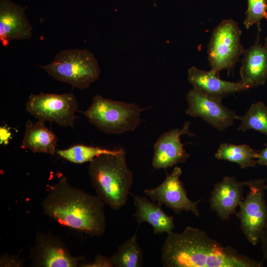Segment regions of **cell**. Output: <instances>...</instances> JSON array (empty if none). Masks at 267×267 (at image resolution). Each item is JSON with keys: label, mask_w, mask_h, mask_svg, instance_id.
Segmentation results:
<instances>
[{"label": "cell", "mask_w": 267, "mask_h": 267, "mask_svg": "<svg viewBox=\"0 0 267 267\" xmlns=\"http://www.w3.org/2000/svg\"><path fill=\"white\" fill-rule=\"evenodd\" d=\"M161 259L165 267H261L262 262L240 254L211 238L203 230L187 226L172 231L164 242Z\"/></svg>", "instance_id": "1"}, {"label": "cell", "mask_w": 267, "mask_h": 267, "mask_svg": "<svg viewBox=\"0 0 267 267\" xmlns=\"http://www.w3.org/2000/svg\"><path fill=\"white\" fill-rule=\"evenodd\" d=\"M104 204L97 195L72 186L62 177L50 187L41 206L44 214L61 225L99 236L106 226Z\"/></svg>", "instance_id": "2"}, {"label": "cell", "mask_w": 267, "mask_h": 267, "mask_svg": "<svg viewBox=\"0 0 267 267\" xmlns=\"http://www.w3.org/2000/svg\"><path fill=\"white\" fill-rule=\"evenodd\" d=\"M89 175L97 195L112 210L127 203L134 182L124 149L117 154H101L90 162Z\"/></svg>", "instance_id": "3"}, {"label": "cell", "mask_w": 267, "mask_h": 267, "mask_svg": "<svg viewBox=\"0 0 267 267\" xmlns=\"http://www.w3.org/2000/svg\"><path fill=\"white\" fill-rule=\"evenodd\" d=\"M53 78L84 89L99 78L101 71L94 54L88 49H64L45 65H39Z\"/></svg>", "instance_id": "4"}, {"label": "cell", "mask_w": 267, "mask_h": 267, "mask_svg": "<svg viewBox=\"0 0 267 267\" xmlns=\"http://www.w3.org/2000/svg\"><path fill=\"white\" fill-rule=\"evenodd\" d=\"M89 107L84 112L89 121L108 134H122L134 131L141 122L144 108L133 103L107 99L96 95Z\"/></svg>", "instance_id": "5"}, {"label": "cell", "mask_w": 267, "mask_h": 267, "mask_svg": "<svg viewBox=\"0 0 267 267\" xmlns=\"http://www.w3.org/2000/svg\"><path fill=\"white\" fill-rule=\"evenodd\" d=\"M241 33L232 19L222 20L214 29L208 44V59L211 70L217 75L223 69L232 68L243 53Z\"/></svg>", "instance_id": "6"}, {"label": "cell", "mask_w": 267, "mask_h": 267, "mask_svg": "<svg viewBox=\"0 0 267 267\" xmlns=\"http://www.w3.org/2000/svg\"><path fill=\"white\" fill-rule=\"evenodd\" d=\"M249 192L239 205L237 216L241 229L247 240L256 245L267 224V204L265 198V180L261 178L245 181Z\"/></svg>", "instance_id": "7"}, {"label": "cell", "mask_w": 267, "mask_h": 267, "mask_svg": "<svg viewBox=\"0 0 267 267\" xmlns=\"http://www.w3.org/2000/svg\"><path fill=\"white\" fill-rule=\"evenodd\" d=\"M78 103L72 93L31 94L26 110L39 121H50L63 127L74 126Z\"/></svg>", "instance_id": "8"}, {"label": "cell", "mask_w": 267, "mask_h": 267, "mask_svg": "<svg viewBox=\"0 0 267 267\" xmlns=\"http://www.w3.org/2000/svg\"><path fill=\"white\" fill-rule=\"evenodd\" d=\"M29 258L34 267H76L83 259L73 256L63 241L50 231L37 232Z\"/></svg>", "instance_id": "9"}, {"label": "cell", "mask_w": 267, "mask_h": 267, "mask_svg": "<svg viewBox=\"0 0 267 267\" xmlns=\"http://www.w3.org/2000/svg\"><path fill=\"white\" fill-rule=\"evenodd\" d=\"M181 174V169L175 167L161 184L155 188L145 189L144 192L151 200L157 202L160 206L164 205L176 214L185 211L190 212L199 217L200 213L198 204L201 199L192 201L188 198L180 179Z\"/></svg>", "instance_id": "10"}, {"label": "cell", "mask_w": 267, "mask_h": 267, "mask_svg": "<svg viewBox=\"0 0 267 267\" xmlns=\"http://www.w3.org/2000/svg\"><path fill=\"white\" fill-rule=\"evenodd\" d=\"M188 107L185 113L199 117L216 129L225 130L237 119L235 111L222 103V99L206 94L194 88L186 95Z\"/></svg>", "instance_id": "11"}, {"label": "cell", "mask_w": 267, "mask_h": 267, "mask_svg": "<svg viewBox=\"0 0 267 267\" xmlns=\"http://www.w3.org/2000/svg\"><path fill=\"white\" fill-rule=\"evenodd\" d=\"M189 126L190 122H185L181 129L170 130L159 136L154 146L152 165L155 169H166L187 161L190 155L181 142L180 136L194 135Z\"/></svg>", "instance_id": "12"}, {"label": "cell", "mask_w": 267, "mask_h": 267, "mask_svg": "<svg viewBox=\"0 0 267 267\" xmlns=\"http://www.w3.org/2000/svg\"><path fill=\"white\" fill-rule=\"evenodd\" d=\"M32 27L23 7L10 0H0V42L3 46L16 40H29Z\"/></svg>", "instance_id": "13"}, {"label": "cell", "mask_w": 267, "mask_h": 267, "mask_svg": "<svg viewBox=\"0 0 267 267\" xmlns=\"http://www.w3.org/2000/svg\"><path fill=\"white\" fill-rule=\"evenodd\" d=\"M245 182L226 176L214 185L209 200L210 208L222 220H228L236 212L243 198Z\"/></svg>", "instance_id": "14"}, {"label": "cell", "mask_w": 267, "mask_h": 267, "mask_svg": "<svg viewBox=\"0 0 267 267\" xmlns=\"http://www.w3.org/2000/svg\"><path fill=\"white\" fill-rule=\"evenodd\" d=\"M240 81L248 89L265 84L267 80V42L257 40L243 52Z\"/></svg>", "instance_id": "15"}, {"label": "cell", "mask_w": 267, "mask_h": 267, "mask_svg": "<svg viewBox=\"0 0 267 267\" xmlns=\"http://www.w3.org/2000/svg\"><path fill=\"white\" fill-rule=\"evenodd\" d=\"M188 80L194 89L222 99L229 94L248 89L240 81L232 82L222 80L211 70L207 71L195 66L188 69Z\"/></svg>", "instance_id": "16"}, {"label": "cell", "mask_w": 267, "mask_h": 267, "mask_svg": "<svg viewBox=\"0 0 267 267\" xmlns=\"http://www.w3.org/2000/svg\"><path fill=\"white\" fill-rule=\"evenodd\" d=\"M130 194L134 198L135 212L133 216L138 225L143 222H148L152 226L154 234L173 231L175 228L174 217L167 215L161 206L146 197Z\"/></svg>", "instance_id": "17"}, {"label": "cell", "mask_w": 267, "mask_h": 267, "mask_svg": "<svg viewBox=\"0 0 267 267\" xmlns=\"http://www.w3.org/2000/svg\"><path fill=\"white\" fill-rule=\"evenodd\" d=\"M56 141V136L45 127L44 122L39 121L34 123L28 121L21 147L29 149L34 153L54 155Z\"/></svg>", "instance_id": "18"}, {"label": "cell", "mask_w": 267, "mask_h": 267, "mask_svg": "<svg viewBox=\"0 0 267 267\" xmlns=\"http://www.w3.org/2000/svg\"><path fill=\"white\" fill-rule=\"evenodd\" d=\"M258 152L247 144L224 143L220 145L215 156L218 159L236 163L244 169L256 165Z\"/></svg>", "instance_id": "19"}, {"label": "cell", "mask_w": 267, "mask_h": 267, "mask_svg": "<svg viewBox=\"0 0 267 267\" xmlns=\"http://www.w3.org/2000/svg\"><path fill=\"white\" fill-rule=\"evenodd\" d=\"M110 258L113 267H142L143 252L137 242L136 232L122 243Z\"/></svg>", "instance_id": "20"}, {"label": "cell", "mask_w": 267, "mask_h": 267, "mask_svg": "<svg viewBox=\"0 0 267 267\" xmlns=\"http://www.w3.org/2000/svg\"><path fill=\"white\" fill-rule=\"evenodd\" d=\"M123 149L111 150L97 146L77 144L67 149L58 150L56 153L61 157L72 163L82 164L90 162L101 154L118 153Z\"/></svg>", "instance_id": "21"}, {"label": "cell", "mask_w": 267, "mask_h": 267, "mask_svg": "<svg viewBox=\"0 0 267 267\" xmlns=\"http://www.w3.org/2000/svg\"><path fill=\"white\" fill-rule=\"evenodd\" d=\"M237 119L241 121L238 130H253L267 136V106L262 101L252 104L245 115Z\"/></svg>", "instance_id": "22"}, {"label": "cell", "mask_w": 267, "mask_h": 267, "mask_svg": "<svg viewBox=\"0 0 267 267\" xmlns=\"http://www.w3.org/2000/svg\"><path fill=\"white\" fill-rule=\"evenodd\" d=\"M247 3L244 25L248 29L256 24L260 31L261 21L267 14V0H247Z\"/></svg>", "instance_id": "23"}, {"label": "cell", "mask_w": 267, "mask_h": 267, "mask_svg": "<svg viewBox=\"0 0 267 267\" xmlns=\"http://www.w3.org/2000/svg\"><path fill=\"white\" fill-rule=\"evenodd\" d=\"M24 261L15 256L4 254L0 257V267H23Z\"/></svg>", "instance_id": "24"}, {"label": "cell", "mask_w": 267, "mask_h": 267, "mask_svg": "<svg viewBox=\"0 0 267 267\" xmlns=\"http://www.w3.org/2000/svg\"><path fill=\"white\" fill-rule=\"evenodd\" d=\"M81 267H113L110 258L97 255L93 263L82 264Z\"/></svg>", "instance_id": "25"}, {"label": "cell", "mask_w": 267, "mask_h": 267, "mask_svg": "<svg viewBox=\"0 0 267 267\" xmlns=\"http://www.w3.org/2000/svg\"><path fill=\"white\" fill-rule=\"evenodd\" d=\"M260 242H261L263 260L267 261V224L263 232Z\"/></svg>", "instance_id": "26"}, {"label": "cell", "mask_w": 267, "mask_h": 267, "mask_svg": "<svg viewBox=\"0 0 267 267\" xmlns=\"http://www.w3.org/2000/svg\"><path fill=\"white\" fill-rule=\"evenodd\" d=\"M257 164L261 166H267V145L258 152Z\"/></svg>", "instance_id": "27"}, {"label": "cell", "mask_w": 267, "mask_h": 267, "mask_svg": "<svg viewBox=\"0 0 267 267\" xmlns=\"http://www.w3.org/2000/svg\"><path fill=\"white\" fill-rule=\"evenodd\" d=\"M265 18H266L267 20V14L266 15Z\"/></svg>", "instance_id": "28"}, {"label": "cell", "mask_w": 267, "mask_h": 267, "mask_svg": "<svg viewBox=\"0 0 267 267\" xmlns=\"http://www.w3.org/2000/svg\"><path fill=\"white\" fill-rule=\"evenodd\" d=\"M266 187H267V184L266 185Z\"/></svg>", "instance_id": "29"}, {"label": "cell", "mask_w": 267, "mask_h": 267, "mask_svg": "<svg viewBox=\"0 0 267 267\" xmlns=\"http://www.w3.org/2000/svg\"></svg>", "instance_id": "30"}]
</instances>
